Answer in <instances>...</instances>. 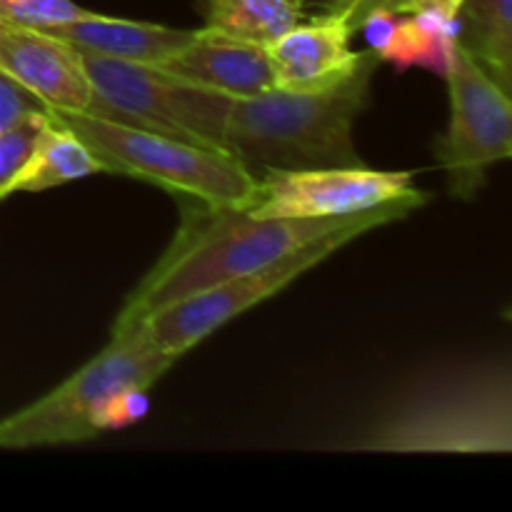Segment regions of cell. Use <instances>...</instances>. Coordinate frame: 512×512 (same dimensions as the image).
<instances>
[{
  "mask_svg": "<svg viewBox=\"0 0 512 512\" xmlns=\"http://www.w3.org/2000/svg\"><path fill=\"white\" fill-rule=\"evenodd\" d=\"M183 218L168 250L128 295L113 328L135 323L198 290L253 273L293 250L348 225L375 220L380 225L408 218L428 203L423 190L390 200L380 208L335 218H255L248 210L218 208L193 198H178Z\"/></svg>",
  "mask_w": 512,
  "mask_h": 512,
  "instance_id": "cell-1",
  "label": "cell"
},
{
  "mask_svg": "<svg viewBox=\"0 0 512 512\" xmlns=\"http://www.w3.org/2000/svg\"><path fill=\"white\" fill-rule=\"evenodd\" d=\"M383 63L375 50L338 85L325 90H280L230 98L225 145L250 173L270 168L363 165L353 140L355 120L370 103V83Z\"/></svg>",
  "mask_w": 512,
  "mask_h": 512,
  "instance_id": "cell-2",
  "label": "cell"
},
{
  "mask_svg": "<svg viewBox=\"0 0 512 512\" xmlns=\"http://www.w3.org/2000/svg\"><path fill=\"white\" fill-rule=\"evenodd\" d=\"M50 118L73 130L103 163L105 173L130 175L218 208H250L258 175L223 150L185 143L170 135L75 110H50Z\"/></svg>",
  "mask_w": 512,
  "mask_h": 512,
  "instance_id": "cell-3",
  "label": "cell"
},
{
  "mask_svg": "<svg viewBox=\"0 0 512 512\" xmlns=\"http://www.w3.org/2000/svg\"><path fill=\"white\" fill-rule=\"evenodd\" d=\"M178 358L163 353L143 323L113 328L110 343L68 380L35 403L0 420V448L28 450L95 438V415L113 395L158 383Z\"/></svg>",
  "mask_w": 512,
  "mask_h": 512,
  "instance_id": "cell-4",
  "label": "cell"
},
{
  "mask_svg": "<svg viewBox=\"0 0 512 512\" xmlns=\"http://www.w3.org/2000/svg\"><path fill=\"white\" fill-rule=\"evenodd\" d=\"M78 58L95 93L90 115L228 153V95L190 85L153 65L108 58L90 50H78Z\"/></svg>",
  "mask_w": 512,
  "mask_h": 512,
  "instance_id": "cell-5",
  "label": "cell"
},
{
  "mask_svg": "<svg viewBox=\"0 0 512 512\" xmlns=\"http://www.w3.org/2000/svg\"><path fill=\"white\" fill-rule=\"evenodd\" d=\"M375 228H380V223L363 220V223L335 230V233L313 240V243L293 250V253L265 265V268L238 275V278L213 285V288L198 290V293L188 295V298L178 300V303L165 305V308L155 310L153 315L143 318L140 323H143L148 338L163 353L180 358L190 348L203 343L215 330L223 328L225 323L243 315L253 305L273 298L285 285H290L295 278H300L310 268L330 258L335 250H340L350 240L360 238V235L370 233Z\"/></svg>",
  "mask_w": 512,
  "mask_h": 512,
  "instance_id": "cell-6",
  "label": "cell"
},
{
  "mask_svg": "<svg viewBox=\"0 0 512 512\" xmlns=\"http://www.w3.org/2000/svg\"><path fill=\"white\" fill-rule=\"evenodd\" d=\"M445 78L450 85V125L435 140V158L458 200H473L488 180V168L512 155L510 95L493 83L455 43Z\"/></svg>",
  "mask_w": 512,
  "mask_h": 512,
  "instance_id": "cell-7",
  "label": "cell"
},
{
  "mask_svg": "<svg viewBox=\"0 0 512 512\" xmlns=\"http://www.w3.org/2000/svg\"><path fill=\"white\" fill-rule=\"evenodd\" d=\"M415 190L408 170L270 168L258 178L253 203L245 210L255 218H335L380 208Z\"/></svg>",
  "mask_w": 512,
  "mask_h": 512,
  "instance_id": "cell-8",
  "label": "cell"
},
{
  "mask_svg": "<svg viewBox=\"0 0 512 512\" xmlns=\"http://www.w3.org/2000/svg\"><path fill=\"white\" fill-rule=\"evenodd\" d=\"M365 448L378 450H510L508 405L495 410L493 395L475 393L425 400L413 413H403L380 430Z\"/></svg>",
  "mask_w": 512,
  "mask_h": 512,
  "instance_id": "cell-9",
  "label": "cell"
},
{
  "mask_svg": "<svg viewBox=\"0 0 512 512\" xmlns=\"http://www.w3.org/2000/svg\"><path fill=\"white\" fill-rule=\"evenodd\" d=\"M0 73L33 93L45 108L93 113L95 93L78 50L45 30L0 23Z\"/></svg>",
  "mask_w": 512,
  "mask_h": 512,
  "instance_id": "cell-10",
  "label": "cell"
},
{
  "mask_svg": "<svg viewBox=\"0 0 512 512\" xmlns=\"http://www.w3.org/2000/svg\"><path fill=\"white\" fill-rule=\"evenodd\" d=\"M353 33L350 20L340 13L300 20L265 48L275 88L310 93L348 78L360 63V53L350 50Z\"/></svg>",
  "mask_w": 512,
  "mask_h": 512,
  "instance_id": "cell-11",
  "label": "cell"
},
{
  "mask_svg": "<svg viewBox=\"0 0 512 512\" xmlns=\"http://www.w3.org/2000/svg\"><path fill=\"white\" fill-rule=\"evenodd\" d=\"M153 68L228 98H248L275 88L263 45L225 38L208 28L195 30V38L183 50Z\"/></svg>",
  "mask_w": 512,
  "mask_h": 512,
  "instance_id": "cell-12",
  "label": "cell"
},
{
  "mask_svg": "<svg viewBox=\"0 0 512 512\" xmlns=\"http://www.w3.org/2000/svg\"><path fill=\"white\" fill-rule=\"evenodd\" d=\"M43 30L78 50H90V53L143 65H155L160 60L170 58L195 38V30L140 23V20L108 18V15L90 13V10H85L75 20H68V23Z\"/></svg>",
  "mask_w": 512,
  "mask_h": 512,
  "instance_id": "cell-13",
  "label": "cell"
},
{
  "mask_svg": "<svg viewBox=\"0 0 512 512\" xmlns=\"http://www.w3.org/2000/svg\"><path fill=\"white\" fill-rule=\"evenodd\" d=\"M95 173H105L103 163L90 153L88 145L73 130L50 118L28 163L5 185L3 198L13 193H43L48 188H58L70 180L88 178Z\"/></svg>",
  "mask_w": 512,
  "mask_h": 512,
  "instance_id": "cell-14",
  "label": "cell"
},
{
  "mask_svg": "<svg viewBox=\"0 0 512 512\" xmlns=\"http://www.w3.org/2000/svg\"><path fill=\"white\" fill-rule=\"evenodd\" d=\"M458 35V15L448 13L440 5H420L415 13L400 15L393 38L380 53V60L393 63L398 73H405L413 65H423L445 78Z\"/></svg>",
  "mask_w": 512,
  "mask_h": 512,
  "instance_id": "cell-15",
  "label": "cell"
},
{
  "mask_svg": "<svg viewBox=\"0 0 512 512\" xmlns=\"http://www.w3.org/2000/svg\"><path fill=\"white\" fill-rule=\"evenodd\" d=\"M200 13L213 33L263 48L308 18L300 0H200Z\"/></svg>",
  "mask_w": 512,
  "mask_h": 512,
  "instance_id": "cell-16",
  "label": "cell"
},
{
  "mask_svg": "<svg viewBox=\"0 0 512 512\" xmlns=\"http://www.w3.org/2000/svg\"><path fill=\"white\" fill-rule=\"evenodd\" d=\"M458 40L505 93H512V0H465Z\"/></svg>",
  "mask_w": 512,
  "mask_h": 512,
  "instance_id": "cell-17",
  "label": "cell"
},
{
  "mask_svg": "<svg viewBox=\"0 0 512 512\" xmlns=\"http://www.w3.org/2000/svg\"><path fill=\"white\" fill-rule=\"evenodd\" d=\"M48 120V108L30 110V113L20 115L15 123H10L8 128L0 130V200H3L5 185L28 163L30 153H33Z\"/></svg>",
  "mask_w": 512,
  "mask_h": 512,
  "instance_id": "cell-18",
  "label": "cell"
},
{
  "mask_svg": "<svg viewBox=\"0 0 512 512\" xmlns=\"http://www.w3.org/2000/svg\"><path fill=\"white\" fill-rule=\"evenodd\" d=\"M83 13L73 0H0V23L20 28H53Z\"/></svg>",
  "mask_w": 512,
  "mask_h": 512,
  "instance_id": "cell-19",
  "label": "cell"
},
{
  "mask_svg": "<svg viewBox=\"0 0 512 512\" xmlns=\"http://www.w3.org/2000/svg\"><path fill=\"white\" fill-rule=\"evenodd\" d=\"M150 410V398L148 388H130L123 393L113 395L108 403L100 408V413L95 415V430L105 433V430H123L130 425L140 423V420L148 415Z\"/></svg>",
  "mask_w": 512,
  "mask_h": 512,
  "instance_id": "cell-20",
  "label": "cell"
},
{
  "mask_svg": "<svg viewBox=\"0 0 512 512\" xmlns=\"http://www.w3.org/2000/svg\"><path fill=\"white\" fill-rule=\"evenodd\" d=\"M30 110H45V105L33 93L20 88L15 80H10L8 75L0 73V130L8 128L10 123H15L20 115L30 113Z\"/></svg>",
  "mask_w": 512,
  "mask_h": 512,
  "instance_id": "cell-21",
  "label": "cell"
},
{
  "mask_svg": "<svg viewBox=\"0 0 512 512\" xmlns=\"http://www.w3.org/2000/svg\"><path fill=\"white\" fill-rule=\"evenodd\" d=\"M300 3H303L305 10L308 8L315 10V13H310V15H323V13L345 15V18L350 20V25L358 30L360 13H363V8L368 0H300Z\"/></svg>",
  "mask_w": 512,
  "mask_h": 512,
  "instance_id": "cell-22",
  "label": "cell"
},
{
  "mask_svg": "<svg viewBox=\"0 0 512 512\" xmlns=\"http://www.w3.org/2000/svg\"><path fill=\"white\" fill-rule=\"evenodd\" d=\"M463 3L465 0H420V5H440V8H445L448 13H453V15H460Z\"/></svg>",
  "mask_w": 512,
  "mask_h": 512,
  "instance_id": "cell-23",
  "label": "cell"
},
{
  "mask_svg": "<svg viewBox=\"0 0 512 512\" xmlns=\"http://www.w3.org/2000/svg\"><path fill=\"white\" fill-rule=\"evenodd\" d=\"M415 3H418V5H420V0H415Z\"/></svg>",
  "mask_w": 512,
  "mask_h": 512,
  "instance_id": "cell-24",
  "label": "cell"
}]
</instances>
